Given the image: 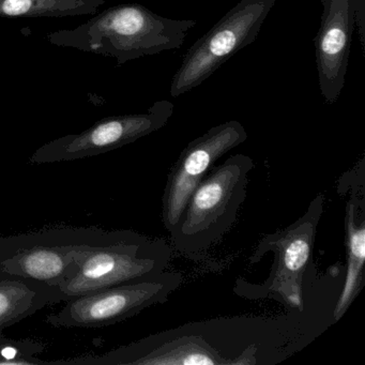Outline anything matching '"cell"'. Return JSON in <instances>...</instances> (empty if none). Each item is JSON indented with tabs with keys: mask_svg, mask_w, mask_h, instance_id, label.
I'll return each mask as SVG.
<instances>
[{
	"mask_svg": "<svg viewBox=\"0 0 365 365\" xmlns=\"http://www.w3.org/2000/svg\"><path fill=\"white\" fill-rule=\"evenodd\" d=\"M197 22L158 16L140 4H123L100 12L84 24L48 34L53 46L103 55L125 65L164 51L178 50Z\"/></svg>",
	"mask_w": 365,
	"mask_h": 365,
	"instance_id": "obj_1",
	"label": "cell"
},
{
	"mask_svg": "<svg viewBox=\"0 0 365 365\" xmlns=\"http://www.w3.org/2000/svg\"><path fill=\"white\" fill-rule=\"evenodd\" d=\"M253 160L234 155L212 170L196 187L177 225L170 232L174 249L190 259H200L236 223L247 198Z\"/></svg>",
	"mask_w": 365,
	"mask_h": 365,
	"instance_id": "obj_2",
	"label": "cell"
},
{
	"mask_svg": "<svg viewBox=\"0 0 365 365\" xmlns=\"http://www.w3.org/2000/svg\"><path fill=\"white\" fill-rule=\"evenodd\" d=\"M116 230L61 226L0 238V279H22L63 285L78 272L83 256Z\"/></svg>",
	"mask_w": 365,
	"mask_h": 365,
	"instance_id": "obj_3",
	"label": "cell"
},
{
	"mask_svg": "<svg viewBox=\"0 0 365 365\" xmlns=\"http://www.w3.org/2000/svg\"><path fill=\"white\" fill-rule=\"evenodd\" d=\"M172 255V247L164 239L118 230L83 256L76 274L59 289L68 301L103 288L155 279L168 270Z\"/></svg>",
	"mask_w": 365,
	"mask_h": 365,
	"instance_id": "obj_4",
	"label": "cell"
},
{
	"mask_svg": "<svg viewBox=\"0 0 365 365\" xmlns=\"http://www.w3.org/2000/svg\"><path fill=\"white\" fill-rule=\"evenodd\" d=\"M324 205V195L319 194L312 200L307 212L292 225L262 238L249 264H257L271 252L274 259L270 274L262 285L242 282V285H238L239 294L247 298H272L299 313L304 311L303 281L313 254Z\"/></svg>",
	"mask_w": 365,
	"mask_h": 365,
	"instance_id": "obj_5",
	"label": "cell"
},
{
	"mask_svg": "<svg viewBox=\"0 0 365 365\" xmlns=\"http://www.w3.org/2000/svg\"><path fill=\"white\" fill-rule=\"evenodd\" d=\"M277 0H241L185 53L170 93L178 98L210 78L239 51L253 43Z\"/></svg>",
	"mask_w": 365,
	"mask_h": 365,
	"instance_id": "obj_6",
	"label": "cell"
},
{
	"mask_svg": "<svg viewBox=\"0 0 365 365\" xmlns=\"http://www.w3.org/2000/svg\"><path fill=\"white\" fill-rule=\"evenodd\" d=\"M182 279L180 272L165 270L155 279L96 290L66 301L65 307L48 315L46 322L55 328L93 329L119 324L165 303Z\"/></svg>",
	"mask_w": 365,
	"mask_h": 365,
	"instance_id": "obj_7",
	"label": "cell"
},
{
	"mask_svg": "<svg viewBox=\"0 0 365 365\" xmlns=\"http://www.w3.org/2000/svg\"><path fill=\"white\" fill-rule=\"evenodd\" d=\"M173 113L174 104L161 100L146 113L106 117L80 133L68 134L42 145L29 158V163L76 161L110 153L159 131L168 125Z\"/></svg>",
	"mask_w": 365,
	"mask_h": 365,
	"instance_id": "obj_8",
	"label": "cell"
},
{
	"mask_svg": "<svg viewBox=\"0 0 365 365\" xmlns=\"http://www.w3.org/2000/svg\"><path fill=\"white\" fill-rule=\"evenodd\" d=\"M247 138V131L239 121H226L211 128L181 151L168 175L162 197V220L168 232L174 230L190 196L215 162Z\"/></svg>",
	"mask_w": 365,
	"mask_h": 365,
	"instance_id": "obj_9",
	"label": "cell"
},
{
	"mask_svg": "<svg viewBox=\"0 0 365 365\" xmlns=\"http://www.w3.org/2000/svg\"><path fill=\"white\" fill-rule=\"evenodd\" d=\"M192 326V324H191ZM190 324L176 330L158 333L130 345L110 350L102 356H87L63 363L97 365H242L213 347ZM193 328V326H192Z\"/></svg>",
	"mask_w": 365,
	"mask_h": 365,
	"instance_id": "obj_10",
	"label": "cell"
},
{
	"mask_svg": "<svg viewBox=\"0 0 365 365\" xmlns=\"http://www.w3.org/2000/svg\"><path fill=\"white\" fill-rule=\"evenodd\" d=\"M354 26L351 0H329L315 42L320 91L327 103H335L343 91Z\"/></svg>",
	"mask_w": 365,
	"mask_h": 365,
	"instance_id": "obj_11",
	"label": "cell"
},
{
	"mask_svg": "<svg viewBox=\"0 0 365 365\" xmlns=\"http://www.w3.org/2000/svg\"><path fill=\"white\" fill-rule=\"evenodd\" d=\"M66 301L65 294L56 286L31 279H0V344L9 341L4 335L8 327Z\"/></svg>",
	"mask_w": 365,
	"mask_h": 365,
	"instance_id": "obj_12",
	"label": "cell"
},
{
	"mask_svg": "<svg viewBox=\"0 0 365 365\" xmlns=\"http://www.w3.org/2000/svg\"><path fill=\"white\" fill-rule=\"evenodd\" d=\"M345 234L347 270L333 311L334 322L345 315L364 286L365 206L364 198L358 194H351L346 204Z\"/></svg>",
	"mask_w": 365,
	"mask_h": 365,
	"instance_id": "obj_13",
	"label": "cell"
},
{
	"mask_svg": "<svg viewBox=\"0 0 365 365\" xmlns=\"http://www.w3.org/2000/svg\"><path fill=\"white\" fill-rule=\"evenodd\" d=\"M106 0H0V18L61 19L91 16Z\"/></svg>",
	"mask_w": 365,
	"mask_h": 365,
	"instance_id": "obj_14",
	"label": "cell"
},
{
	"mask_svg": "<svg viewBox=\"0 0 365 365\" xmlns=\"http://www.w3.org/2000/svg\"><path fill=\"white\" fill-rule=\"evenodd\" d=\"M170 1H176V0H170Z\"/></svg>",
	"mask_w": 365,
	"mask_h": 365,
	"instance_id": "obj_15",
	"label": "cell"
},
{
	"mask_svg": "<svg viewBox=\"0 0 365 365\" xmlns=\"http://www.w3.org/2000/svg\"><path fill=\"white\" fill-rule=\"evenodd\" d=\"M0 365H1V360H0Z\"/></svg>",
	"mask_w": 365,
	"mask_h": 365,
	"instance_id": "obj_16",
	"label": "cell"
}]
</instances>
